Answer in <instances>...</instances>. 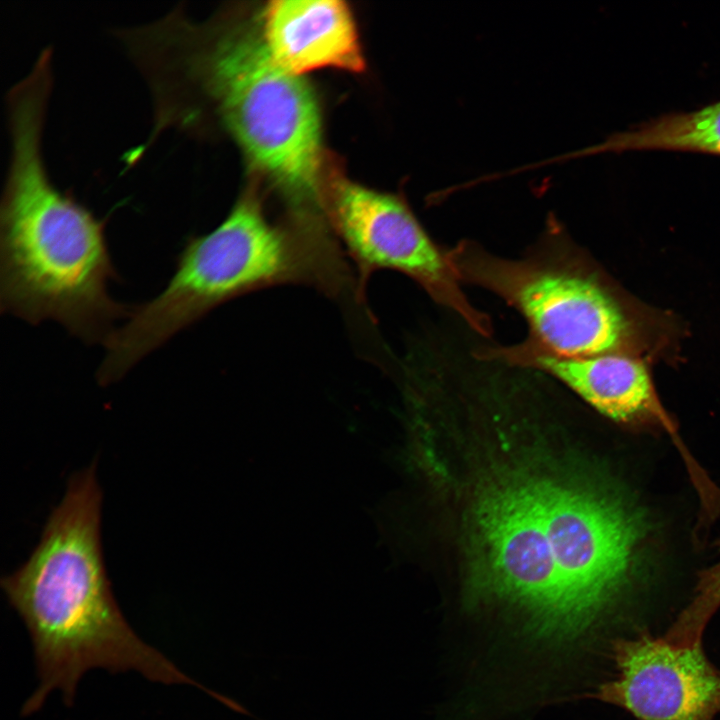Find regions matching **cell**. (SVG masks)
<instances>
[{
    "mask_svg": "<svg viewBox=\"0 0 720 720\" xmlns=\"http://www.w3.org/2000/svg\"><path fill=\"white\" fill-rule=\"evenodd\" d=\"M101 498L94 464L75 473L28 560L1 579L30 634L39 677L23 716L38 711L55 689L71 705L79 680L93 668L133 670L150 681L194 685L212 694L125 620L102 558Z\"/></svg>",
    "mask_w": 720,
    "mask_h": 720,
    "instance_id": "6da1fadb",
    "label": "cell"
},
{
    "mask_svg": "<svg viewBox=\"0 0 720 720\" xmlns=\"http://www.w3.org/2000/svg\"><path fill=\"white\" fill-rule=\"evenodd\" d=\"M45 115L8 118L11 152L0 204L1 311L31 324L54 320L87 344L103 343L133 307L108 293L117 278L98 219L51 181L43 157Z\"/></svg>",
    "mask_w": 720,
    "mask_h": 720,
    "instance_id": "7a4b0ae2",
    "label": "cell"
},
{
    "mask_svg": "<svg viewBox=\"0 0 720 720\" xmlns=\"http://www.w3.org/2000/svg\"><path fill=\"white\" fill-rule=\"evenodd\" d=\"M345 255L319 217L277 223L255 197L243 196L215 229L187 240L166 287L133 307L108 339L106 365L125 375L214 308L260 289L296 284L357 300V278Z\"/></svg>",
    "mask_w": 720,
    "mask_h": 720,
    "instance_id": "3957f363",
    "label": "cell"
},
{
    "mask_svg": "<svg viewBox=\"0 0 720 720\" xmlns=\"http://www.w3.org/2000/svg\"><path fill=\"white\" fill-rule=\"evenodd\" d=\"M461 283L484 289L526 321L534 346L579 358L619 352L629 325L616 298L590 270L562 225L550 217L520 257L462 240L445 248Z\"/></svg>",
    "mask_w": 720,
    "mask_h": 720,
    "instance_id": "277c9868",
    "label": "cell"
},
{
    "mask_svg": "<svg viewBox=\"0 0 720 720\" xmlns=\"http://www.w3.org/2000/svg\"><path fill=\"white\" fill-rule=\"evenodd\" d=\"M571 641L585 636L636 578L648 523L622 495L536 480Z\"/></svg>",
    "mask_w": 720,
    "mask_h": 720,
    "instance_id": "5b68a950",
    "label": "cell"
},
{
    "mask_svg": "<svg viewBox=\"0 0 720 720\" xmlns=\"http://www.w3.org/2000/svg\"><path fill=\"white\" fill-rule=\"evenodd\" d=\"M321 210L355 266L359 303H364L371 275L389 269L417 283L445 312L492 336L490 317L469 300L445 248L430 237L404 199L336 177L323 184Z\"/></svg>",
    "mask_w": 720,
    "mask_h": 720,
    "instance_id": "8992f818",
    "label": "cell"
},
{
    "mask_svg": "<svg viewBox=\"0 0 720 720\" xmlns=\"http://www.w3.org/2000/svg\"><path fill=\"white\" fill-rule=\"evenodd\" d=\"M478 589L527 616L535 636L570 643L565 600L536 480L488 491L475 516Z\"/></svg>",
    "mask_w": 720,
    "mask_h": 720,
    "instance_id": "52a82bcc",
    "label": "cell"
},
{
    "mask_svg": "<svg viewBox=\"0 0 720 720\" xmlns=\"http://www.w3.org/2000/svg\"><path fill=\"white\" fill-rule=\"evenodd\" d=\"M612 679L592 696L637 720H714L720 713V670L702 644L679 646L640 632L613 642Z\"/></svg>",
    "mask_w": 720,
    "mask_h": 720,
    "instance_id": "ba28073f",
    "label": "cell"
},
{
    "mask_svg": "<svg viewBox=\"0 0 720 720\" xmlns=\"http://www.w3.org/2000/svg\"><path fill=\"white\" fill-rule=\"evenodd\" d=\"M491 348L502 358L535 368L581 397L601 414L624 424H660L675 438L693 479L703 475L686 452L655 395L646 366L620 352L569 358L553 355L526 340Z\"/></svg>",
    "mask_w": 720,
    "mask_h": 720,
    "instance_id": "9c48e42d",
    "label": "cell"
},
{
    "mask_svg": "<svg viewBox=\"0 0 720 720\" xmlns=\"http://www.w3.org/2000/svg\"><path fill=\"white\" fill-rule=\"evenodd\" d=\"M263 41L286 71L325 67L361 72L365 63L350 9L337 0H277L263 16Z\"/></svg>",
    "mask_w": 720,
    "mask_h": 720,
    "instance_id": "30bf717a",
    "label": "cell"
},
{
    "mask_svg": "<svg viewBox=\"0 0 720 720\" xmlns=\"http://www.w3.org/2000/svg\"><path fill=\"white\" fill-rule=\"evenodd\" d=\"M664 150L720 156V100L690 112H672L615 133L572 154Z\"/></svg>",
    "mask_w": 720,
    "mask_h": 720,
    "instance_id": "8fae6325",
    "label": "cell"
},
{
    "mask_svg": "<svg viewBox=\"0 0 720 720\" xmlns=\"http://www.w3.org/2000/svg\"><path fill=\"white\" fill-rule=\"evenodd\" d=\"M720 548V542L717 544ZM712 576L714 581L720 587V560L713 564L711 568Z\"/></svg>",
    "mask_w": 720,
    "mask_h": 720,
    "instance_id": "7c38bea8",
    "label": "cell"
}]
</instances>
